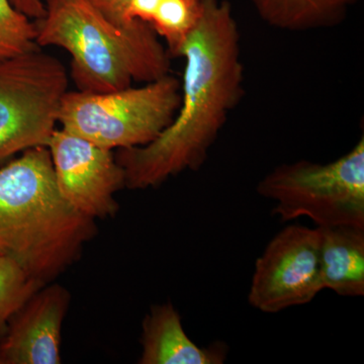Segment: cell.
Here are the masks:
<instances>
[{
    "instance_id": "6da1fadb",
    "label": "cell",
    "mask_w": 364,
    "mask_h": 364,
    "mask_svg": "<svg viewBox=\"0 0 364 364\" xmlns=\"http://www.w3.org/2000/svg\"><path fill=\"white\" fill-rule=\"evenodd\" d=\"M181 105L152 142L114 153L126 188H155L182 172L198 171L244 93L240 33L231 4L203 0L200 20L182 46Z\"/></svg>"
},
{
    "instance_id": "7a4b0ae2",
    "label": "cell",
    "mask_w": 364,
    "mask_h": 364,
    "mask_svg": "<svg viewBox=\"0 0 364 364\" xmlns=\"http://www.w3.org/2000/svg\"><path fill=\"white\" fill-rule=\"evenodd\" d=\"M95 222L62 198L47 146L0 164V252L33 279L49 284L77 262Z\"/></svg>"
},
{
    "instance_id": "3957f363",
    "label": "cell",
    "mask_w": 364,
    "mask_h": 364,
    "mask_svg": "<svg viewBox=\"0 0 364 364\" xmlns=\"http://www.w3.org/2000/svg\"><path fill=\"white\" fill-rule=\"evenodd\" d=\"M43 1L45 16L36 23V42L70 54L71 78L78 90L109 92L169 74V53L150 23L136 20L119 28L88 0Z\"/></svg>"
},
{
    "instance_id": "277c9868",
    "label": "cell",
    "mask_w": 364,
    "mask_h": 364,
    "mask_svg": "<svg viewBox=\"0 0 364 364\" xmlns=\"http://www.w3.org/2000/svg\"><path fill=\"white\" fill-rule=\"evenodd\" d=\"M181 105V81L167 74L140 87L109 92L67 90L58 124L109 150L141 147L171 124Z\"/></svg>"
},
{
    "instance_id": "5b68a950",
    "label": "cell",
    "mask_w": 364,
    "mask_h": 364,
    "mask_svg": "<svg viewBox=\"0 0 364 364\" xmlns=\"http://www.w3.org/2000/svg\"><path fill=\"white\" fill-rule=\"evenodd\" d=\"M257 193L275 203L282 222L305 217L318 227L364 228V138L348 153L321 164L301 160L275 167Z\"/></svg>"
},
{
    "instance_id": "8992f818",
    "label": "cell",
    "mask_w": 364,
    "mask_h": 364,
    "mask_svg": "<svg viewBox=\"0 0 364 364\" xmlns=\"http://www.w3.org/2000/svg\"><path fill=\"white\" fill-rule=\"evenodd\" d=\"M68 82L63 63L41 48L0 61V164L48 145Z\"/></svg>"
},
{
    "instance_id": "52a82bcc",
    "label": "cell",
    "mask_w": 364,
    "mask_h": 364,
    "mask_svg": "<svg viewBox=\"0 0 364 364\" xmlns=\"http://www.w3.org/2000/svg\"><path fill=\"white\" fill-rule=\"evenodd\" d=\"M320 245L318 227L289 225L275 235L256 260L249 304L275 314L311 303L324 289Z\"/></svg>"
},
{
    "instance_id": "ba28073f",
    "label": "cell",
    "mask_w": 364,
    "mask_h": 364,
    "mask_svg": "<svg viewBox=\"0 0 364 364\" xmlns=\"http://www.w3.org/2000/svg\"><path fill=\"white\" fill-rule=\"evenodd\" d=\"M62 198L91 219L116 217V195L126 188L124 169L112 150L56 129L47 145Z\"/></svg>"
},
{
    "instance_id": "9c48e42d",
    "label": "cell",
    "mask_w": 364,
    "mask_h": 364,
    "mask_svg": "<svg viewBox=\"0 0 364 364\" xmlns=\"http://www.w3.org/2000/svg\"><path fill=\"white\" fill-rule=\"evenodd\" d=\"M71 296L54 282L40 287L9 321L0 364H60L62 327Z\"/></svg>"
},
{
    "instance_id": "30bf717a",
    "label": "cell",
    "mask_w": 364,
    "mask_h": 364,
    "mask_svg": "<svg viewBox=\"0 0 364 364\" xmlns=\"http://www.w3.org/2000/svg\"><path fill=\"white\" fill-rule=\"evenodd\" d=\"M141 346L140 364H223L228 354L225 344L198 346L171 303L151 306L143 318Z\"/></svg>"
},
{
    "instance_id": "8fae6325",
    "label": "cell",
    "mask_w": 364,
    "mask_h": 364,
    "mask_svg": "<svg viewBox=\"0 0 364 364\" xmlns=\"http://www.w3.org/2000/svg\"><path fill=\"white\" fill-rule=\"evenodd\" d=\"M321 279L341 296H364V228L318 227Z\"/></svg>"
},
{
    "instance_id": "7c38bea8",
    "label": "cell",
    "mask_w": 364,
    "mask_h": 364,
    "mask_svg": "<svg viewBox=\"0 0 364 364\" xmlns=\"http://www.w3.org/2000/svg\"><path fill=\"white\" fill-rule=\"evenodd\" d=\"M359 0H249L258 16L272 28L309 32L340 25Z\"/></svg>"
},
{
    "instance_id": "4fadbf2b",
    "label": "cell",
    "mask_w": 364,
    "mask_h": 364,
    "mask_svg": "<svg viewBox=\"0 0 364 364\" xmlns=\"http://www.w3.org/2000/svg\"><path fill=\"white\" fill-rule=\"evenodd\" d=\"M202 11L203 0H162L150 26L166 43L169 55L178 57Z\"/></svg>"
},
{
    "instance_id": "5bb4252c",
    "label": "cell",
    "mask_w": 364,
    "mask_h": 364,
    "mask_svg": "<svg viewBox=\"0 0 364 364\" xmlns=\"http://www.w3.org/2000/svg\"><path fill=\"white\" fill-rule=\"evenodd\" d=\"M45 284L31 277L11 257H0V339L14 314Z\"/></svg>"
},
{
    "instance_id": "9a60e30c",
    "label": "cell",
    "mask_w": 364,
    "mask_h": 364,
    "mask_svg": "<svg viewBox=\"0 0 364 364\" xmlns=\"http://www.w3.org/2000/svg\"><path fill=\"white\" fill-rule=\"evenodd\" d=\"M37 26L21 13L11 0H0V61L40 49Z\"/></svg>"
},
{
    "instance_id": "2e32d148",
    "label": "cell",
    "mask_w": 364,
    "mask_h": 364,
    "mask_svg": "<svg viewBox=\"0 0 364 364\" xmlns=\"http://www.w3.org/2000/svg\"><path fill=\"white\" fill-rule=\"evenodd\" d=\"M100 14H104L107 20L111 21L119 28H128L134 21H129L127 18V9H128L130 0H88Z\"/></svg>"
},
{
    "instance_id": "e0dca14e",
    "label": "cell",
    "mask_w": 364,
    "mask_h": 364,
    "mask_svg": "<svg viewBox=\"0 0 364 364\" xmlns=\"http://www.w3.org/2000/svg\"><path fill=\"white\" fill-rule=\"evenodd\" d=\"M162 0H130L127 9L129 21L135 20L151 23Z\"/></svg>"
},
{
    "instance_id": "ac0fdd59",
    "label": "cell",
    "mask_w": 364,
    "mask_h": 364,
    "mask_svg": "<svg viewBox=\"0 0 364 364\" xmlns=\"http://www.w3.org/2000/svg\"><path fill=\"white\" fill-rule=\"evenodd\" d=\"M11 2L18 11L25 14L31 20L39 21L45 16L43 0H11Z\"/></svg>"
},
{
    "instance_id": "d6986e66",
    "label": "cell",
    "mask_w": 364,
    "mask_h": 364,
    "mask_svg": "<svg viewBox=\"0 0 364 364\" xmlns=\"http://www.w3.org/2000/svg\"><path fill=\"white\" fill-rule=\"evenodd\" d=\"M1 256H2V254H1V252H0V257H1Z\"/></svg>"
}]
</instances>
